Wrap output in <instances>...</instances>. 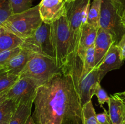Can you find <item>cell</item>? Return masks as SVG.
I'll list each match as a JSON object with an SVG mask.
<instances>
[{
  "label": "cell",
  "mask_w": 125,
  "mask_h": 124,
  "mask_svg": "<svg viewBox=\"0 0 125 124\" xmlns=\"http://www.w3.org/2000/svg\"><path fill=\"white\" fill-rule=\"evenodd\" d=\"M18 79V75L8 72H0V92L10 89Z\"/></svg>",
  "instance_id": "44dd1931"
},
{
  "label": "cell",
  "mask_w": 125,
  "mask_h": 124,
  "mask_svg": "<svg viewBox=\"0 0 125 124\" xmlns=\"http://www.w3.org/2000/svg\"><path fill=\"white\" fill-rule=\"evenodd\" d=\"M100 28L109 33L117 44L125 34V24L122 17L111 0H102Z\"/></svg>",
  "instance_id": "ba28073f"
},
{
  "label": "cell",
  "mask_w": 125,
  "mask_h": 124,
  "mask_svg": "<svg viewBox=\"0 0 125 124\" xmlns=\"http://www.w3.org/2000/svg\"><path fill=\"white\" fill-rule=\"evenodd\" d=\"M95 68V48L94 45L89 47L85 53L83 60V69L86 73H89Z\"/></svg>",
  "instance_id": "7402d4cb"
},
{
  "label": "cell",
  "mask_w": 125,
  "mask_h": 124,
  "mask_svg": "<svg viewBox=\"0 0 125 124\" xmlns=\"http://www.w3.org/2000/svg\"><path fill=\"white\" fill-rule=\"evenodd\" d=\"M25 124H35V123H34V120H33L32 115H31V116L29 117V119H28V120L26 121V122L25 123Z\"/></svg>",
  "instance_id": "1f68e13d"
},
{
  "label": "cell",
  "mask_w": 125,
  "mask_h": 124,
  "mask_svg": "<svg viewBox=\"0 0 125 124\" xmlns=\"http://www.w3.org/2000/svg\"><path fill=\"white\" fill-rule=\"evenodd\" d=\"M21 49V48L18 47L13 49L7 50L0 52V67L5 65L11 58L19 53Z\"/></svg>",
  "instance_id": "d4e9b609"
},
{
  "label": "cell",
  "mask_w": 125,
  "mask_h": 124,
  "mask_svg": "<svg viewBox=\"0 0 125 124\" xmlns=\"http://www.w3.org/2000/svg\"><path fill=\"white\" fill-rule=\"evenodd\" d=\"M102 0H92L87 23L96 29L100 28V19Z\"/></svg>",
  "instance_id": "d6986e66"
},
{
  "label": "cell",
  "mask_w": 125,
  "mask_h": 124,
  "mask_svg": "<svg viewBox=\"0 0 125 124\" xmlns=\"http://www.w3.org/2000/svg\"><path fill=\"white\" fill-rule=\"evenodd\" d=\"M34 105L35 124H83L80 97L65 71L37 88Z\"/></svg>",
  "instance_id": "6da1fadb"
},
{
  "label": "cell",
  "mask_w": 125,
  "mask_h": 124,
  "mask_svg": "<svg viewBox=\"0 0 125 124\" xmlns=\"http://www.w3.org/2000/svg\"><path fill=\"white\" fill-rule=\"evenodd\" d=\"M83 124H100L92 100L83 106Z\"/></svg>",
  "instance_id": "ffe728a7"
},
{
  "label": "cell",
  "mask_w": 125,
  "mask_h": 124,
  "mask_svg": "<svg viewBox=\"0 0 125 124\" xmlns=\"http://www.w3.org/2000/svg\"><path fill=\"white\" fill-rule=\"evenodd\" d=\"M121 52L117 44H113L106 53L102 62L97 67L100 80H102L107 72L120 68L123 64Z\"/></svg>",
  "instance_id": "8fae6325"
},
{
  "label": "cell",
  "mask_w": 125,
  "mask_h": 124,
  "mask_svg": "<svg viewBox=\"0 0 125 124\" xmlns=\"http://www.w3.org/2000/svg\"><path fill=\"white\" fill-rule=\"evenodd\" d=\"M104 113H100V114H96V117L100 124H112L110 119L109 115L107 113L106 110L104 109Z\"/></svg>",
  "instance_id": "4316f807"
},
{
  "label": "cell",
  "mask_w": 125,
  "mask_h": 124,
  "mask_svg": "<svg viewBox=\"0 0 125 124\" xmlns=\"http://www.w3.org/2000/svg\"><path fill=\"white\" fill-rule=\"evenodd\" d=\"M114 96L117 97L120 100L122 101L124 104H125V91H123V92H117V93L114 94Z\"/></svg>",
  "instance_id": "f546056e"
},
{
  "label": "cell",
  "mask_w": 125,
  "mask_h": 124,
  "mask_svg": "<svg viewBox=\"0 0 125 124\" xmlns=\"http://www.w3.org/2000/svg\"><path fill=\"white\" fill-rule=\"evenodd\" d=\"M62 72L53 58L39 54H31L29 60L19 74V79L32 80L38 87L46 83L55 75Z\"/></svg>",
  "instance_id": "277c9868"
},
{
  "label": "cell",
  "mask_w": 125,
  "mask_h": 124,
  "mask_svg": "<svg viewBox=\"0 0 125 124\" xmlns=\"http://www.w3.org/2000/svg\"><path fill=\"white\" fill-rule=\"evenodd\" d=\"M62 71L67 72L72 76L80 97L82 106L91 101L96 86L101 81L97 68H95L89 73L84 72L83 62L77 55L74 59L68 62Z\"/></svg>",
  "instance_id": "3957f363"
},
{
  "label": "cell",
  "mask_w": 125,
  "mask_h": 124,
  "mask_svg": "<svg viewBox=\"0 0 125 124\" xmlns=\"http://www.w3.org/2000/svg\"><path fill=\"white\" fill-rule=\"evenodd\" d=\"M39 4L19 13H13L1 27L24 40L31 36L42 23Z\"/></svg>",
  "instance_id": "5b68a950"
},
{
  "label": "cell",
  "mask_w": 125,
  "mask_h": 124,
  "mask_svg": "<svg viewBox=\"0 0 125 124\" xmlns=\"http://www.w3.org/2000/svg\"><path fill=\"white\" fill-rule=\"evenodd\" d=\"M31 53L21 49L20 52L11 58L5 65L0 67V72H8L19 75L30 58Z\"/></svg>",
  "instance_id": "5bb4252c"
},
{
  "label": "cell",
  "mask_w": 125,
  "mask_h": 124,
  "mask_svg": "<svg viewBox=\"0 0 125 124\" xmlns=\"http://www.w3.org/2000/svg\"><path fill=\"white\" fill-rule=\"evenodd\" d=\"M24 40L1 27L0 52L20 47Z\"/></svg>",
  "instance_id": "2e32d148"
},
{
  "label": "cell",
  "mask_w": 125,
  "mask_h": 124,
  "mask_svg": "<svg viewBox=\"0 0 125 124\" xmlns=\"http://www.w3.org/2000/svg\"><path fill=\"white\" fill-rule=\"evenodd\" d=\"M9 90H6V91H3V92H0V104H1L2 102H4V101L7 98V94Z\"/></svg>",
  "instance_id": "4dcf8cb0"
},
{
  "label": "cell",
  "mask_w": 125,
  "mask_h": 124,
  "mask_svg": "<svg viewBox=\"0 0 125 124\" xmlns=\"http://www.w3.org/2000/svg\"><path fill=\"white\" fill-rule=\"evenodd\" d=\"M13 14L10 0H0V26Z\"/></svg>",
  "instance_id": "603a6c76"
},
{
  "label": "cell",
  "mask_w": 125,
  "mask_h": 124,
  "mask_svg": "<svg viewBox=\"0 0 125 124\" xmlns=\"http://www.w3.org/2000/svg\"><path fill=\"white\" fill-rule=\"evenodd\" d=\"M20 47L31 54L42 55L54 60L51 24L42 22L33 35L24 39Z\"/></svg>",
  "instance_id": "52a82bcc"
},
{
  "label": "cell",
  "mask_w": 125,
  "mask_h": 124,
  "mask_svg": "<svg viewBox=\"0 0 125 124\" xmlns=\"http://www.w3.org/2000/svg\"><path fill=\"white\" fill-rule=\"evenodd\" d=\"M113 44H114V41L112 35L101 28H99L94 44L95 68H97L102 62L106 53Z\"/></svg>",
  "instance_id": "7c38bea8"
},
{
  "label": "cell",
  "mask_w": 125,
  "mask_h": 124,
  "mask_svg": "<svg viewBox=\"0 0 125 124\" xmlns=\"http://www.w3.org/2000/svg\"><path fill=\"white\" fill-rule=\"evenodd\" d=\"M94 95L96 96L99 104L100 105L101 107H102L103 108V105L105 103H108L109 102L110 97L108 96L106 91L101 87L100 83L98 84V85L96 86Z\"/></svg>",
  "instance_id": "484cf974"
},
{
  "label": "cell",
  "mask_w": 125,
  "mask_h": 124,
  "mask_svg": "<svg viewBox=\"0 0 125 124\" xmlns=\"http://www.w3.org/2000/svg\"><path fill=\"white\" fill-rule=\"evenodd\" d=\"M18 104L13 100L7 98L0 104V124H9Z\"/></svg>",
  "instance_id": "ac0fdd59"
},
{
  "label": "cell",
  "mask_w": 125,
  "mask_h": 124,
  "mask_svg": "<svg viewBox=\"0 0 125 124\" xmlns=\"http://www.w3.org/2000/svg\"><path fill=\"white\" fill-rule=\"evenodd\" d=\"M34 100L19 103L9 124H25L31 116Z\"/></svg>",
  "instance_id": "e0dca14e"
},
{
  "label": "cell",
  "mask_w": 125,
  "mask_h": 124,
  "mask_svg": "<svg viewBox=\"0 0 125 124\" xmlns=\"http://www.w3.org/2000/svg\"><path fill=\"white\" fill-rule=\"evenodd\" d=\"M62 1H65V2H68V1H71V0H62Z\"/></svg>",
  "instance_id": "836d02e7"
},
{
  "label": "cell",
  "mask_w": 125,
  "mask_h": 124,
  "mask_svg": "<svg viewBox=\"0 0 125 124\" xmlns=\"http://www.w3.org/2000/svg\"><path fill=\"white\" fill-rule=\"evenodd\" d=\"M109 115L112 124H122L125 121V104L122 101L111 95L107 103Z\"/></svg>",
  "instance_id": "9a60e30c"
},
{
  "label": "cell",
  "mask_w": 125,
  "mask_h": 124,
  "mask_svg": "<svg viewBox=\"0 0 125 124\" xmlns=\"http://www.w3.org/2000/svg\"><path fill=\"white\" fill-rule=\"evenodd\" d=\"M122 19H123V23H124L125 24V10L124 12H123V15H122Z\"/></svg>",
  "instance_id": "d6a6232c"
},
{
  "label": "cell",
  "mask_w": 125,
  "mask_h": 124,
  "mask_svg": "<svg viewBox=\"0 0 125 124\" xmlns=\"http://www.w3.org/2000/svg\"><path fill=\"white\" fill-rule=\"evenodd\" d=\"M125 124V122H123V124Z\"/></svg>",
  "instance_id": "e575fe53"
},
{
  "label": "cell",
  "mask_w": 125,
  "mask_h": 124,
  "mask_svg": "<svg viewBox=\"0 0 125 124\" xmlns=\"http://www.w3.org/2000/svg\"><path fill=\"white\" fill-rule=\"evenodd\" d=\"M13 13L24 12L32 7V0H10Z\"/></svg>",
  "instance_id": "cb8c5ba5"
},
{
  "label": "cell",
  "mask_w": 125,
  "mask_h": 124,
  "mask_svg": "<svg viewBox=\"0 0 125 124\" xmlns=\"http://www.w3.org/2000/svg\"><path fill=\"white\" fill-rule=\"evenodd\" d=\"M121 16L123 15L125 10V0H111Z\"/></svg>",
  "instance_id": "83f0119b"
},
{
  "label": "cell",
  "mask_w": 125,
  "mask_h": 124,
  "mask_svg": "<svg viewBox=\"0 0 125 124\" xmlns=\"http://www.w3.org/2000/svg\"><path fill=\"white\" fill-rule=\"evenodd\" d=\"M92 0H71L65 2L66 17L70 31V47L68 62L77 55L78 46Z\"/></svg>",
  "instance_id": "7a4b0ae2"
},
{
  "label": "cell",
  "mask_w": 125,
  "mask_h": 124,
  "mask_svg": "<svg viewBox=\"0 0 125 124\" xmlns=\"http://www.w3.org/2000/svg\"><path fill=\"white\" fill-rule=\"evenodd\" d=\"M38 86L29 79H19L9 90L7 98L15 101L18 104L34 100Z\"/></svg>",
  "instance_id": "9c48e42d"
},
{
  "label": "cell",
  "mask_w": 125,
  "mask_h": 124,
  "mask_svg": "<svg viewBox=\"0 0 125 124\" xmlns=\"http://www.w3.org/2000/svg\"><path fill=\"white\" fill-rule=\"evenodd\" d=\"M117 45L120 49L122 59L123 60H125V34L122 36V39L120 40V41L117 44Z\"/></svg>",
  "instance_id": "f1b7e54d"
},
{
  "label": "cell",
  "mask_w": 125,
  "mask_h": 124,
  "mask_svg": "<svg viewBox=\"0 0 125 124\" xmlns=\"http://www.w3.org/2000/svg\"><path fill=\"white\" fill-rule=\"evenodd\" d=\"M51 26L55 62L58 68L62 69L68 63L70 47L69 27L66 15L52 23Z\"/></svg>",
  "instance_id": "8992f818"
},
{
  "label": "cell",
  "mask_w": 125,
  "mask_h": 124,
  "mask_svg": "<svg viewBox=\"0 0 125 124\" xmlns=\"http://www.w3.org/2000/svg\"><path fill=\"white\" fill-rule=\"evenodd\" d=\"M99 29L94 27L87 23L84 24L78 46L77 55L83 62L85 53L89 47L94 46Z\"/></svg>",
  "instance_id": "4fadbf2b"
},
{
  "label": "cell",
  "mask_w": 125,
  "mask_h": 124,
  "mask_svg": "<svg viewBox=\"0 0 125 124\" xmlns=\"http://www.w3.org/2000/svg\"><path fill=\"white\" fill-rule=\"evenodd\" d=\"M42 21L52 24L66 15L65 2L62 0H42L39 4Z\"/></svg>",
  "instance_id": "30bf717a"
},
{
  "label": "cell",
  "mask_w": 125,
  "mask_h": 124,
  "mask_svg": "<svg viewBox=\"0 0 125 124\" xmlns=\"http://www.w3.org/2000/svg\"><path fill=\"white\" fill-rule=\"evenodd\" d=\"M0 30H1V26H0Z\"/></svg>",
  "instance_id": "d590c367"
}]
</instances>
